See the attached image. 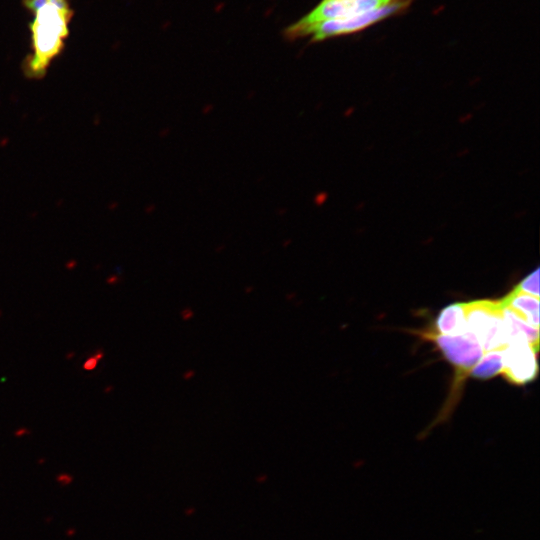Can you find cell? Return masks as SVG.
Wrapping results in <instances>:
<instances>
[{"label": "cell", "instance_id": "6da1fadb", "mask_svg": "<svg viewBox=\"0 0 540 540\" xmlns=\"http://www.w3.org/2000/svg\"><path fill=\"white\" fill-rule=\"evenodd\" d=\"M33 14L29 24L31 53L24 61L27 77L41 78L63 51L74 11L70 0H22Z\"/></svg>", "mask_w": 540, "mask_h": 540}, {"label": "cell", "instance_id": "7a4b0ae2", "mask_svg": "<svg viewBox=\"0 0 540 540\" xmlns=\"http://www.w3.org/2000/svg\"><path fill=\"white\" fill-rule=\"evenodd\" d=\"M412 0H394L393 2L348 18L327 20L297 30H287L290 38L310 36L311 41L344 36L364 30L386 18L403 13Z\"/></svg>", "mask_w": 540, "mask_h": 540}, {"label": "cell", "instance_id": "3957f363", "mask_svg": "<svg viewBox=\"0 0 540 540\" xmlns=\"http://www.w3.org/2000/svg\"><path fill=\"white\" fill-rule=\"evenodd\" d=\"M463 303L468 331L475 336L484 353L504 349L508 336L500 300L480 299Z\"/></svg>", "mask_w": 540, "mask_h": 540}, {"label": "cell", "instance_id": "277c9868", "mask_svg": "<svg viewBox=\"0 0 540 540\" xmlns=\"http://www.w3.org/2000/svg\"><path fill=\"white\" fill-rule=\"evenodd\" d=\"M425 339L432 341L443 353L444 357L455 368L453 395L459 393L462 382L470 374L472 368L482 358L484 351L471 332L463 335L448 336L435 331L422 332Z\"/></svg>", "mask_w": 540, "mask_h": 540}, {"label": "cell", "instance_id": "5b68a950", "mask_svg": "<svg viewBox=\"0 0 540 540\" xmlns=\"http://www.w3.org/2000/svg\"><path fill=\"white\" fill-rule=\"evenodd\" d=\"M536 352L524 338L510 339L502 355V374L504 378L515 385H524L533 381L538 374Z\"/></svg>", "mask_w": 540, "mask_h": 540}, {"label": "cell", "instance_id": "8992f818", "mask_svg": "<svg viewBox=\"0 0 540 540\" xmlns=\"http://www.w3.org/2000/svg\"><path fill=\"white\" fill-rule=\"evenodd\" d=\"M394 0H322L287 30L301 29L319 22L348 18L387 5Z\"/></svg>", "mask_w": 540, "mask_h": 540}, {"label": "cell", "instance_id": "52a82bcc", "mask_svg": "<svg viewBox=\"0 0 540 540\" xmlns=\"http://www.w3.org/2000/svg\"><path fill=\"white\" fill-rule=\"evenodd\" d=\"M504 309L511 312L523 322L539 328V298L525 294L515 287L502 299Z\"/></svg>", "mask_w": 540, "mask_h": 540}, {"label": "cell", "instance_id": "ba28073f", "mask_svg": "<svg viewBox=\"0 0 540 540\" xmlns=\"http://www.w3.org/2000/svg\"><path fill=\"white\" fill-rule=\"evenodd\" d=\"M441 335L458 336L468 332L464 303H453L443 308L436 320Z\"/></svg>", "mask_w": 540, "mask_h": 540}, {"label": "cell", "instance_id": "9c48e42d", "mask_svg": "<svg viewBox=\"0 0 540 540\" xmlns=\"http://www.w3.org/2000/svg\"><path fill=\"white\" fill-rule=\"evenodd\" d=\"M503 363L501 351L485 352L479 362L472 368L470 374L477 379L487 380L502 372Z\"/></svg>", "mask_w": 540, "mask_h": 540}, {"label": "cell", "instance_id": "30bf717a", "mask_svg": "<svg viewBox=\"0 0 540 540\" xmlns=\"http://www.w3.org/2000/svg\"><path fill=\"white\" fill-rule=\"evenodd\" d=\"M515 288L522 293L539 298V269L527 275Z\"/></svg>", "mask_w": 540, "mask_h": 540}, {"label": "cell", "instance_id": "8fae6325", "mask_svg": "<svg viewBox=\"0 0 540 540\" xmlns=\"http://www.w3.org/2000/svg\"><path fill=\"white\" fill-rule=\"evenodd\" d=\"M97 365L98 360L94 356H90L85 360L82 367L85 371H92L97 367Z\"/></svg>", "mask_w": 540, "mask_h": 540}, {"label": "cell", "instance_id": "7c38bea8", "mask_svg": "<svg viewBox=\"0 0 540 540\" xmlns=\"http://www.w3.org/2000/svg\"><path fill=\"white\" fill-rule=\"evenodd\" d=\"M93 356L99 361L103 357V352L98 350Z\"/></svg>", "mask_w": 540, "mask_h": 540}, {"label": "cell", "instance_id": "4fadbf2b", "mask_svg": "<svg viewBox=\"0 0 540 540\" xmlns=\"http://www.w3.org/2000/svg\"><path fill=\"white\" fill-rule=\"evenodd\" d=\"M24 432H27V430L25 428H21L19 429L18 431H16V435L19 436V435H22Z\"/></svg>", "mask_w": 540, "mask_h": 540}, {"label": "cell", "instance_id": "5bb4252c", "mask_svg": "<svg viewBox=\"0 0 540 540\" xmlns=\"http://www.w3.org/2000/svg\"><path fill=\"white\" fill-rule=\"evenodd\" d=\"M73 355H74V352H72V353H70V354H67V359H70V358H72V357H73Z\"/></svg>", "mask_w": 540, "mask_h": 540}, {"label": "cell", "instance_id": "9a60e30c", "mask_svg": "<svg viewBox=\"0 0 540 540\" xmlns=\"http://www.w3.org/2000/svg\"><path fill=\"white\" fill-rule=\"evenodd\" d=\"M0 315H1V311H0Z\"/></svg>", "mask_w": 540, "mask_h": 540}]
</instances>
